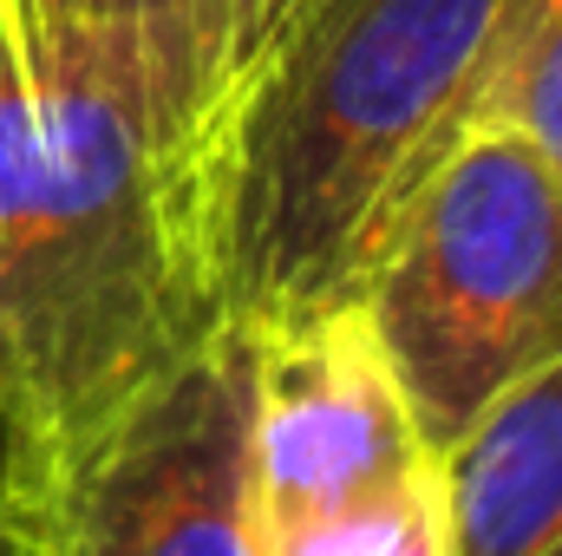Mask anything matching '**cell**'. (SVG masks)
Returning <instances> with one entry per match:
<instances>
[{
	"label": "cell",
	"mask_w": 562,
	"mask_h": 556,
	"mask_svg": "<svg viewBox=\"0 0 562 556\" xmlns=\"http://www.w3.org/2000/svg\"><path fill=\"white\" fill-rule=\"evenodd\" d=\"M451 556H562V360L438 452Z\"/></svg>",
	"instance_id": "cell-7"
},
{
	"label": "cell",
	"mask_w": 562,
	"mask_h": 556,
	"mask_svg": "<svg viewBox=\"0 0 562 556\" xmlns=\"http://www.w3.org/2000/svg\"><path fill=\"white\" fill-rule=\"evenodd\" d=\"M216 327L190 230L99 33L26 66L0 33V491L46 485Z\"/></svg>",
	"instance_id": "cell-2"
},
{
	"label": "cell",
	"mask_w": 562,
	"mask_h": 556,
	"mask_svg": "<svg viewBox=\"0 0 562 556\" xmlns=\"http://www.w3.org/2000/svg\"><path fill=\"white\" fill-rule=\"evenodd\" d=\"M13 511L26 556H262L249 334L229 321L196 334Z\"/></svg>",
	"instance_id": "cell-5"
},
{
	"label": "cell",
	"mask_w": 562,
	"mask_h": 556,
	"mask_svg": "<svg viewBox=\"0 0 562 556\" xmlns=\"http://www.w3.org/2000/svg\"><path fill=\"white\" fill-rule=\"evenodd\" d=\"M276 7H281V0H269V13H276Z\"/></svg>",
	"instance_id": "cell-13"
},
{
	"label": "cell",
	"mask_w": 562,
	"mask_h": 556,
	"mask_svg": "<svg viewBox=\"0 0 562 556\" xmlns=\"http://www.w3.org/2000/svg\"><path fill=\"white\" fill-rule=\"evenodd\" d=\"M367 556H451V544H445V504H438V485H431V498H425L419 511H413L386 544H373Z\"/></svg>",
	"instance_id": "cell-10"
},
{
	"label": "cell",
	"mask_w": 562,
	"mask_h": 556,
	"mask_svg": "<svg viewBox=\"0 0 562 556\" xmlns=\"http://www.w3.org/2000/svg\"><path fill=\"white\" fill-rule=\"evenodd\" d=\"M86 26L119 66L144 144L177 190L269 26V0H92Z\"/></svg>",
	"instance_id": "cell-6"
},
{
	"label": "cell",
	"mask_w": 562,
	"mask_h": 556,
	"mask_svg": "<svg viewBox=\"0 0 562 556\" xmlns=\"http://www.w3.org/2000/svg\"><path fill=\"white\" fill-rule=\"evenodd\" d=\"M0 556H26V524H20L7 491H0Z\"/></svg>",
	"instance_id": "cell-11"
},
{
	"label": "cell",
	"mask_w": 562,
	"mask_h": 556,
	"mask_svg": "<svg viewBox=\"0 0 562 556\" xmlns=\"http://www.w3.org/2000/svg\"><path fill=\"white\" fill-rule=\"evenodd\" d=\"M7 20H13V46L26 66H46L59 59L79 26L92 20V0H7Z\"/></svg>",
	"instance_id": "cell-9"
},
{
	"label": "cell",
	"mask_w": 562,
	"mask_h": 556,
	"mask_svg": "<svg viewBox=\"0 0 562 556\" xmlns=\"http://www.w3.org/2000/svg\"><path fill=\"white\" fill-rule=\"evenodd\" d=\"M464 132H510L562 170V0H497Z\"/></svg>",
	"instance_id": "cell-8"
},
{
	"label": "cell",
	"mask_w": 562,
	"mask_h": 556,
	"mask_svg": "<svg viewBox=\"0 0 562 556\" xmlns=\"http://www.w3.org/2000/svg\"><path fill=\"white\" fill-rule=\"evenodd\" d=\"M7 26H13V20H7V0H0V33H7Z\"/></svg>",
	"instance_id": "cell-12"
},
{
	"label": "cell",
	"mask_w": 562,
	"mask_h": 556,
	"mask_svg": "<svg viewBox=\"0 0 562 556\" xmlns=\"http://www.w3.org/2000/svg\"><path fill=\"white\" fill-rule=\"evenodd\" d=\"M431 452L562 360V170L464 132L393 216L353 294Z\"/></svg>",
	"instance_id": "cell-3"
},
{
	"label": "cell",
	"mask_w": 562,
	"mask_h": 556,
	"mask_svg": "<svg viewBox=\"0 0 562 556\" xmlns=\"http://www.w3.org/2000/svg\"><path fill=\"white\" fill-rule=\"evenodd\" d=\"M497 0H281L177 203L216 321L353 301L393 216L464 138Z\"/></svg>",
	"instance_id": "cell-1"
},
{
	"label": "cell",
	"mask_w": 562,
	"mask_h": 556,
	"mask_svg": "<svg viewBox=\"0 0 562 556\" xmlns=\"http://www.w3.org/2000/svg\"><path fill=\"white\" fill-rule=\"evenodd\" d=\"M249 334V478L262 556H367L438 485L393 360L360 301Z\"/></svg>",
	"instance_id": "cell-4"
}]
</instances>
